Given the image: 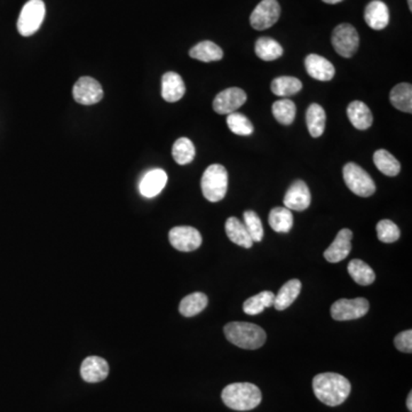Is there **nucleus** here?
I'll return each mask as SVG.
<instances>
[{"label":"nucleus","instance_id":"b1692460","mask_svg":"<svg viewBox=\"0 0 412 412\" xmlns=\"http://www.w3.org/2000/svg\"><path fill=\"white\" fill-rule=\"evenodd\" d=\"M190 57L202 62H214L223 57V52L217 44L210 40L199 43L189 51Z\"/></svg>","mask_w":412,"mask_h":412},{"label":"nucleus","instance_id":"4be33fe9","mask_svg":"<svg viewBox=\"0 0 412 412\" xmlns=\"http://www.w3.org/2000/svg\"><path fill=\"white\" fill-rule=\"evenodd\" d=\"M301 291V282L299 279H291L279 289V294H275L274 307L276 311H284L294 303Z\"/></svg>","mask_w":412,"mask_h":412},{"label":"nucleus","instance_id":"9b49d317","mask_svg":"<svg viewBox=\"0 0 412 412\" xmlns=\"http://www.w3.org/2000/svg\"><path fill=\"white\" fill-rule=\"evenodd\" d=\"M72 95L78 104L92 106L101 101L104 89L98 80L92 77H82L76 82L72 89Z\"/></svg>","mask_w":412,"mask_h":412},{"label":"nucleus","instance_id":"412c9836","mask_svg":"<svg viewBox=\"0 0 412 412\" xmlns=\"http://www.w3.org/2000/svg\"><path fill=\"white\" fill-rule=\"evenodd\" d=\"M226 234L229 240L236 245L242 246L245 249L252 247L253 240L250 236L247 229L245 228L243 223H240L238 218L230 217L226 221Z\"/></svg>","mask_w":412,"mask_h":412},{"label":"nucleus","instance_id":"20e7f679","mask_svg":"<svg viewBox=\"0 0 412 412\" xmlns=\"http://www.w3.org/2000/svg\"><path fill=\"white\" fill-rule=\"evenodd\" d=\"M203 196L208 202L217 203L225 199L228 188V173L220 164H212L203 173L201 181Z\"/></svg>","mask_w":412,"mask_h":412},{"label":"nucleus","instance_id":"4c0bfd02","mask_svg":"<svg viewBox=\"0 0 412 412\" xmlns=\"http://www.w3.org/2000/svg\"><path fill=\"white\" fill-rule=\"evenodd\" d=\"M395 347L403 353H412V331L406 330L403 333H399L394 339Z\"/></svg>","mask_w":412,"mask_h":412},{"label":"nucleus","instance_id":"7c9ffc66","mask_svg":"<svg viewBox=\"0 0 412 412\" xmlns=\"http://www.w3.org/2000/svg\"><path fill=\"white\" fill-rule=\"evenodd\" d=\"M268 223L276 233H289L294 226V216L286 208H274L270 211Z\"/></svg>","mask_w":412,"mask_h":412},{"label":"nucleus","instance_id":"9d476101","mask_svg":"<svg viewBox=\"0 0 412 412\" xmlns=\"http://www.w3.org/2000/svg\"><path fill=\"white\" fill-rule=\"evenodd\" d=\"M279 15L281 7L277 0H262L250 16V23L253 29L261 31L273 27L279 21Z\"/></svg>","mask_w":412,"mask_h":412},{"label":"nucleus","instance_id":"f704fd0d","mask_svg":"<svg viewBox=\"0 0 412 412\" xmlns=\"http://www.w3.org/2000/svg\"><path fill=\"white\" fill-rule=\"evenodd\" d=\"M227 125L233 133L240 137H249L255 130L252 123L250 122L249 118L244 116L243 113H236V111L229 113L227 117Z\"/></svg>","mask_w":412,"mask_h":412},{"label":"nucleus","instance_id":"cd10ccee","mask_svg":"<svg viewBox=\"0 0 412 412\" xmlns=\"http://www.w3.org/2000/svg\"><path fill=\"white\" fill-rule=\"evenodd\" d=\"M348 274L350 277L360 285H370L374 282L376 279V274L374 269L365 264L364 261L360 260V259H354L348 264Z\"/></svg>","mask_w":412,"mask_h":412},{"label":"nucleus","instance_id":"58836bf2","mask_svg":"<svg viewBox=\"0 0 412 412\" xmlns=\"http://www.w3.org/2000/svg\"><path fill=\"white\" fill-rule=\"evenodd\" d=\"M406 406L409 411H412V393L410 391L409 396H408V400H406Z\"/></svg>","mask_w":412,"mask_h":412},{"label":"nucleus","instance_id":"ea45409f","mask_svg":"<svg viewBox=\"0 0 412 412\" xmlns=\"http://www.w3.org/2000/svg\"><path fill=\"white\" fill-rule=\"evenodd\" d=\"M325 4H330V5H335V4H339L343 1V0H322Z\"/></svg>","mask_w":412,"mask_h":412},{"label":"nucleus","instance_id":"0eeeda50","mask_svg":"<svg viewBox=\"0 0 412 412\" xmlns=\"http://www.w3.org/2000/svg\"><path fill=\"white\" fill-rule=\"evenodd\" d=\"M335 51L343 57H352L359 50L360 36L352 24H339L333 30L331 37Z\"/></svg>","mask_w":412,"mask_h":412},{"label":"nucleus","instance_id":"a878e982","mask_svg":"<svg viewBox=\"0 0 412 412\" xmlns=\"http://www.w3.org/2000/svg\"><path fill=\"white\" fill-rule=\"evenodd\" d=\"M255 54L259 59L264 61H275L283 55V48L279 43L276 42L275 39L269 37H261L255 46Z\"/></svg>","mask_w":412,"mask_h":412},{"label":"nucleus","instance_id":"f3484780","mask_svg":"<svg viewBox=\"0 0 412 412\" xmlns=\"http://www.w3.org/2000/svg\"><path fill=\"white\" fill-rule=\"evenodd\" d=\"M167 184V174L164 169H154L143 175L140 181L139 190L141 195L152 199L160 194Z\"/></svg>","mask_w":412,"mask_h":412},{"label":"nucleus","instance_id":"c9c22d12","mask_svg":"<svg viewBox=\"0 0 412 412\" xmlns=\"http://www.w3.org/2000/svg\"><path fill=\"white\" fill-rule=\"evenodd\" d=\"M377 235L378 240L383 243H394L400 238L401 232L393 221L384 219L377 223Z\"/></svg>","mask_w":412,"mask_h":412},{"label":"nucleus","instance_id":"aec40b11","mask_svg":"<svg viewBox=\"0 0 412 412\" xmlns=\"http://www.w3.org/2000/svg\"><path fill=\"white\" fill-rule=\"evenodd\" d=\"M347 116L350 122L357 130H368L374 123V116L371 110L364 102L362 101L350 102L347 108Z\"/></svg>","mask_w":412,"mask_h":412},{"label":"nucleus","instance_id":"a19ab883","mask_svg":"<svg viewBox=\"0 0 412 412\" xmlns=\"http://www.w3.org/2000/svg\"><path fill=\"white\" fill-rule=\"evenodd\" d=\"M408 5H409L410 11H412V0H408Z\"/></svg>","mask_w":412,"mask_h":412},{"label":"nucleus","instance_id":"f03ea898","mask_svg":"<svg viewBox=\"0 0 412 412\" xmlns=\"http://www.w3.org/2000/svg\"><path fill=\"white\" fill-rule=\"evenodd\" d=\"M223 403L236 411L255 409L262 400L259 387L250 383H235L226 386L221 393Z\"/></svg>","mask_w":412,"mask_h":412},{"label":"nucleus","instance_id":"f8f14e48","mask_svg":"<svg viewBox=\"0 0 412 412\" xmlns=\"http://www.w3.org/2000/svg\"><path fill=\"white\" fill-rule=\"evenodd\" d=\"M246 93L238 87L223 89L214 98L213 109L219 115L235 113L246 102Z\"/></svg>","mask_w":412,"mask_h":412},{"label":"nucleus","instance_id":"6ab92c4d","mask_svg":"<svg viewBox=\"0 0 412 412\" xmlns=\"http://www.w3.org/2000/svg\"><path fill=\"white\" fill-rule=\"evenodd\" d=\"M186 93L184 79L177 72H169L162 78V96L167 102H177Z\"/></svg>","mask_w":412,"mask_h":412},{"label":"nucleus","instance_id":"e433bc0d","mask_svg":"<svg viewBox=\"0 0 412 412\" xmlns=\"http://www.w3.org/2000/svg\"><path fill=\"white\" fill-rule=\"evenodd\" d=\"M244 226L247 229L250 236L255 242H261L264 238V227L261 223L260 217L255 213V211H245L243 214Z\"/></svg>","mask_w":412,"mask_h":412},{"label":"nucleus","instance_id":"dca6fc26","mask_svg":"<svg viewBox=\"0 0 412 412\" xmlns=\"http://www.w3.org/2000/svg\"><path fill=\"white\" fill-rule=\"evenodd\" d=\"M307 74L320 82H329L335 77V69L333 63L318 54H309L305 59Z\"/></svg>","mask_w":412,"mask_h":412},{"label":"nucleus","instance_id":"5701e85b","mask_svg":"<svg viewBox=\"0 0 412 412\" xmlns=\"http://www.w3.org/2000/svg\"><path fill=\"white\" fill-rule=\"evenodd\" d=\"M326 113L320 104H311L306 111V124L313 138H320L325 130Z\"/></svg>","mask_w":412,"mask_h":412},{"label":"nucleus","instance_id":"a211bd4d","mask_svg":"<svg viewBox=\"0 0 412 412\" xmlns=\"http://www.w3.org/2000/svg\"><path fill=\"white\" fill-rule=\"evenodd\" d=\"M364 20L371 29L383 30L389 23V7L384 1L374 0L365 7Z\"/></svg>","mask_w":412,"mask_h":412},{"label":"nucleus","instance_id":"ddd939ff","mask_svg":"<svg viewBox=\"0 0 412 412\" xmlns=\"http://www.w3.org/2000/svg\"><path fill=\"white\" fill-rule=\"evenodd\" d=\"M311 202V191L303 180L294 181L284 196V208L294 211H305Z\"/></svg>","mask_w":412,"mask_h":412},{"label":"nucleus","instance_id":"1a4fd4ad","mask_svg":"<svg viewBox=\"0 0 412 412\" xmlns=\"http://www.w3.org/2000/svg\"><path fill=\"white\" fill-rule=\"evenodd\" d=\"M169 243L181 252H191L202 245V235L189 226H179L169 233Z\"/></svg>","mask_w":412,"mask_h":412},{"label":"nucleus","instance_id":"423d86ee","mask_svg":"<svg viewBox=\"0 0 412 412\" xmlns=\"http://www.w3.org/2000/svg\"><path fill=\"white\" fill-rule=\"evenodd\" d=\"M46 14L43 0H29L22 9L18 20V30L23 37L33 36L42 27Z\"/></svg>","mask_w":412,"mask_h":412},{"label":"nucleus","instance_id":"bb28decb","mask_svg":"<svg viewBox=\"0 0 412 412\" xmlns=\"http://www.w3.org/2000/svg\"><path fill=\"white\" fill-rule=\"evenodd\" d=\"M208 301V296L204 294L195 292V294L184 296V299L181 300L179 311L186 318H193L206 308Z\"/></svg>","mask_w":412,"mask_h":412},{"label":"nucleus","instance_id":"7ed1b4c3","mask_svg":"<svg viewBox=\"0 0 412 412\" xmlns=\"http://www.w3.org/2000/svg\"><path fill=\"white\" fill-rule=\"evenodd\" d=\"M226 337L232 344L243 350H258L264 346L267 335L257 324L247 322H232L223 329Z\"/></svg>","mask_w":412,"mask_h":412},{"label":"nucleus","instance_id":"f257e3e1","mask_svg":"<svg viewBox=\"0 0 412 412\" xmlns=\"http://www.w3.org/2000/svg\"><path fill=\"white\" fill-rule=\"evenodd\" d=\"M314 394L322 403L329 406H340L350 394V380L341 374L326 372L314 377Z\"/></svg>","mask_w":412,"mask_h":412},{"label":"nucleus","instance_id":"2eb2a0df","mask_svg":"<svg viewBox=\"0 0 412 412\" xmlns=\"http://www.w3.org/2000/svg\"><path fill=\"white\" fill-rule=\"evenodd\" d=\"M80 374L87 383H100L109 374V364L102 357L89 356L82 363Z\"/></svg>","mask_w":412,"mask_h":412},{"label":"nucleus","instance_id":"72a5a7b5","mask_svg":"<svg viewBox=\"0 0 412 412\" xmlns=\"http://www.w3.org/2000/svg\"><path fill=\"white\" fill-rule=\"evenodd\" d=\"M272 111H273L276 121L279 124L285 125V126L292 124L296 118V104L289 99H283V100L276 101L272 107Z\"/></svg>","mask_w":412,"mask_h":412},{"label":"nucleus","instance_id":"c756f323","mask_svg":"<svg viewBox=\"0 0 412 412\" xmlns=\"http://www.w3.org/2000/svg\"><path fill=\"white\" fill-rule=\"evenodd\" d=\"M374 162L377 169L387 177H396L400 173V162L385 149H379L374 152Z\"/></svg>","mask_w":412,"mask_h":412},{"label":"nucleus","instance_id":"4468645a","mask_svg":"<svg viewBox=\"0 0 412 412\" xmlns=\"http://www.w3.org/2000/svg\"><path fill=\"white\" fill-rule=\"evenodd\" d=\"M352 238H353V232L350 229H341L335 236L333 244L325 250L324 252L325 260L337 264L347 258L352 251Z\"/></svg>","mask_w":412,"mask_h":412},{"label":"nucleus","instance_id":"393cba45","mask_svg":"<svg viewBox=\"0 0 412 412\" xmlns=\"http://www.w3.org/2000/svg\"><path fill=\"white\" fill-rule=\"evenodd\" d=\"M389 101L393 107L403 111L412 113V87L411 84L401 83L391 89L389 94Z\"/></svg>","mask_w":412,"mask_h":412},{"label":"nucleus","instance_id":"2f4dec72","mask_svg":"<svg viewBox=\"0 0 412 412\" xmlns=\"http://www.w3.org/2000/svg\"><path fill=\"white\" fill-rule=\"evenodd\" d=\"M270 89H272V92L277 96L288 98L291 95L300 92L303 89V84L298 78L282 76V77L275 78L272 82Z\"/></svg>","mask_w":412,"mask_h":412},{"label":"nucleus","instance_id":"6e6552de","mask_svg":"<svg viewBox=\"0 0 412 412\" xmlns=\"http://www.w3.org/2000/svg\"><path fill=\"white\" fill-rule=\"evenodd\" d=\"M369 301L364 298L339 299L331 306V316L335 321L357 320L368 314Z\"/></svg>","mask_w":412,"mask_h":412},{"label":"nucleus","instance_id":"39448f33","mask_svg":"<svg viewBox=\"0 0 412 412\" xmlns=\"http://www.w3.org/2000/svg\"><path fill=\"white\" fill-rule=\"evenodd\" d=\"M343 177L348 189L360 197H370L376 191V184L365 169L355 163H347L343 169Z\"/></svg>","mask_w":412,"mask_h":412},{"label":"nucleus","instance_id":"c85d7f7f","mask_svg":"<svg viewBox=\"0 0 412 412\" xmlns=\"http://www.w3.org/2000/svg\"><path fill=\"white\" fill-rule=\"evenodd\" d=\"M275 294L272 291H262L260 294L251 296L243 304V311L247 315H258L268 307L274 305Z\"/></svg>","mask_w":412,"mask_h":412},{"label":"nucleus","instance_id":"473e14b6","mask_svg":"<svg viewBox=\"0 0 412 412\" xmlns=\"http://www.w3.org/2000/svg\"><path fill=\"white\" fill-rule=\"evenodd\" d=\"M195 145L191 143V140L188 139V138H180L173 145V160L179 165H186V164L191 163L194 158H195Z\"/></svg>","mask_w":412,"mask_h":412}]
</instances>
